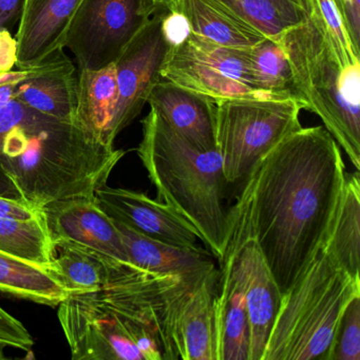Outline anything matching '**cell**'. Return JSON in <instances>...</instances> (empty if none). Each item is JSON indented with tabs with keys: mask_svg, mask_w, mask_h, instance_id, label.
Masks as SVG:
<instances>
[{
	"mask_svg": "<svg viewBox=\"0 0 360 360\" xmlns=\"http://www.w3.org/2000/svg\"><path fill=\"white\" fill-rule=\"evenodd\" d=\"M210 273L198 276L158 274L110 259L106 284L98 292L122 314L155 335L163 360H176L179 311L187 295Z\"/></svg>",
	"mask_w": 360,
	"mask_h": 360,
	"instance_id": "cell-7",
	"label": "cell"
},
{
	"mask_svg": "<svg viewBox=\"0 0 360 360\" xmlns=\"http://www.w3.org/2000/svg\"><path fill=\"white\" fill-rule=\"evenodd\" d=\"M311 9L319 20L324 34L330 41L339 66L345 69L360 63L359 53L355 51L347 29L343 24L336 0H309Z\"/></svg>",
	"mask_w": 360,
	"mask_h": 360,
	"instance_id": "cell-29",
	"label": "cell"
},
{
	"mask_svg": "<svg viewBox=\"0 0 360 360\" xmlns=\"http://www.w3.org/2000/svg\"><path fill=\"white\" fill-rule=\"evenodd\" d=\"M225 255L233 260V271L245 297L250 326V360H262L279 311L281 292L254 238L250 237L229 214L223 256Z\"/></svg>",
	"mask_w": 360,
	"mask_h": 360,
	"instance_id": "cell-11",
	"label": "cell"
},
{
	"mask_svg": "<svg viewBox=\"0 0 360 360\" xmlns=\"http://www.w3.org/2000/svg\"><path fill=\"white\" fill-rule=\"evenodd\" d=\"M278 43L292 69L297 98L324 128L360 172V63L342 69L311 9L302 24Z\"/></svg>",
	"mask_w": 360,
	"mask_h": 360,
	"instance_id": "cell-4",
	"label": "cell"
},
{
	"mask_svg": "<svg viewBox=\"0 0 360 360\" xmlns=\"http://www.w3.org/2000/svg\"><path fill=\"white\" fill-rule=\"evenodd\" d=\"M148 18L141 0H82L65 33L77 70L112 64Z\"/></svg>",
	"mask_w": 360,
	"mask_h": 360,
	"instance_id": "cell-10",
	"label": "cell"
},
{
	"mask_svg": "<svg viewBox=\"0 0 360 360\" xmlns=\"http://www.w3.org/2000/svg\"><path fill=\"white\" fill-rule=\"evenodd\" d=\"M163 13L148 18L115 60L117 101L110 130L113 142L140 115L151 90L161 79L162 63L169 49L162 35Z\"/></svg>",
	"mask_w": 360,
	"mask_h": 360,
	"instance_id": "cell-12",
	"label": "cell"
},
{
	"mask_svg": "<svg viewBox=\"0 0 360 360\" xmlns=\"http://www.w3.org/2000/svg\"><path fill=\"white\" fill-rule=\"evenodd\" d=\"M162 35L168 47L182 45L191 34L188 20L178 11H166L162 16Z\"/></svg>",
	"mask_w": 360,
	"mask_h": 360,
	"instance_id": "cell-32",
	"label": "cell"
},
{
	"mask_svg": "<svg viewBox=\"0 0 360 360\" xmlns=\"http://www.w3.org/2000/svg\"><path fill=\"white\" fill-rule=\"evenodd\" d=\"M250 49L218 45L191 33L182 45L168 49L160 75L214 100L274 98L255 87Z\"/></svg>",
	"mask_w": 360,
	"mask_h": 360,
	"instance_id": "cell-8",
	"label": "cell"
},
{
	"mask_svg": "<svg viewBox=\"0 0 360 360\" xmlns=\"http://www.w3.org/2000/svg\"><path fill=\"white\" fill-rule=\"evenodd\" d=\"M360 296V277L320 248L282 295L262 360H326L347 305Z\"/></svg>",
	"mask_w": 360,
	"mask_h": 360,
	"instance_id": "cell-5",
	"label": "cell"
},
{
	"mask_svg": "<svg viewBox=\"0 0 360 360\" xmlns=\"http://www.w3.org/2000/svg\"><path fill=\"white\" fill-rule=\"evenodd\" d=\"M31 1H32V0H25L24 9H25V7H27V6H28L29 4L31 3ZM24 9H22V10H24Z\"/></svg>",
	"mask_w": 360,
	"mask_h": 360,
	"instance_id": "cell-41",
	"label": "cell"
},
{
	"mask_svg": "<svg viewBox=\"0 0 360 360\" xmlns=\"http://www.w3.org/2000/svg\"><path fill=\"white\" fill-rule=\"evenodd\" d=\"M0 292L39 304L58 307L69 296L49 267L0 250Z\"/></svg>",
	"mask_w": 360,
	"mask_h": 360,
	"instance_id": "cell-24",
	"label": "cell"
},
{
	"mask_svg": "<svg viewBox=\"0 0 360 360\" xmlns=\"http://www.w3.org/2000/svg\"><path fill=\"white\" fill-rule=\"evenodd\" d=\"M326 360H360V296L343 311Z\"/></svg>",
	"mask_w": 360,
	"mask_h": 360,
	"instance_id": "cell-30",
	"label": "cell"
},
{
	"mask_svg": "<svg viewBox=\"0 0 360 360\" xmlns=\"http://www.w3.org/2000/svg\"><path fill=\"white\" fill-rule=\"evenodd\" d=\"M0 343L16 349L29 351L34 345L26 326L0 307Z\"/></svg>",
	"mask_w": 360,
	"mask_h": 360,
	"instance_id": "cell-31",
	"label": "cell"
},
{
	"mask_svg": "<svg viewBox=\"0 0 360 360\" xmlns=\"http://www.w3.org/2000/svg\"><path fill=\"white\" fill-rule=\"evenodd\" d=\"M214 297L217 360H250V326L245 297L231 257L223 256Z\"/></svg>",
	"mask_w": 360,
	"mask_h": 360,
	"instance_id": "cell-19",
	"label": "cell"
},
{
	"mask_svg": "<svg viewBox=\"0 0 360 360\" xmlns=\"http://www.w3.org/2000/svg\"><path fill=\"white\" fill-rule=\"evenodd\" d=\"M82 0H32L22 10L16 41L18 69H28L64 49L67 27Z\"/></svg>",
	"mask_w": 360,
	"mask_h": 360,
	"instance_id": "cell-17",
	"label": "cell"
},
{
	"mask_svg": "<svg viewBox=\"0 0 360 360\" xmlns=\"http://www.w3.org/2000/svg\"><path fill=\"white\" fill-rule=\"evenodd\" d=\"M0 250L49 269L56 255L44 214L32 220L0 217Z\"/></svg>",
	"mask_w": 360,
	"mask_h": 360,
	"instance_id": "cell-27",
	"label": "cell"
},
{
	"mask_svg": "<svg viewBox=\"0 0 360 360\" xmlns=\"http://www.w3.org/2000/svg\"><path fill=\"white\" fill-rule=\"evenodd\" d=\"M29 69H13L0 73V107L5 106L15 98L16 88L28 77Z\"/></svg>",
	"mask_w": 360,
	"mask_h": 360,
	"instance_id": "cell-36",
	"label": "cell"
},
{
	"mask_svg": "<svg viewBox=\"0 0 360 360\" xmlns=\"http://www.w3.org/2000/svg\"><path fill=\"white\" fill-rule=\"evenodd\" d=\"M219 271L204 277L191 290L179 311L176 345L179 359L217 360L214 297Z\"/></svg>",
	"mask_w": 360,
	"mask_h": 360,
	"instance_id": "cell-18",
	"label": "cell"
},
{
	"mask_svg": "<svg viewBox=\"0 0 360 360\" xmlns=\"http://www.w3.org/2000/svg\"><path fill=\"white\" fill-rule=\"evenodd\" d=\"M250 58L257 90L274 98L299 101L295 92L290 62L278 41L263 39L258 45L250 48Z\"/></svg>",
	"mask_w": 360,
	"mask_h": 360,
	"instance_id": "cell-28",
	"label": "cell"
},
{
	"mask_svg": "<svg viewBox=\"0 0 360 360\" xmlns=\"http://www.w3.org/2000/svg\"><path fill=\"white\" fill-rule=\"evenodd\" d=\"M168 11L182 13L191 33L218 45L245 49L265 39L219 0H172Z\"/></svg>",
	"mask_w": 360,
	"mask_h": 360,
	"instance_id": "cell-22",
	"label": "cell"
},
{
	"mask_svg": "<svg viewBox=\"0 0 360 360\" xmlns=\"http://www.w3.org/2000/svg\"><path fill=\"white\" fill-rule=\"evenodd\" d=\"M44 218L54 245L73 243L102 256L129 263L115 221L101 207L94 195L56 200L43 208Z\"/></svg>",
	"mask_w": 360,
	"mask_h": 360,
	"instance_id": "cell-13",
	"label": "cell"
},
{
	"mask_svg": "<svg viewBox=\"0 0 360 360\" xmlns=\"http://www.w3.org/2000/svg\"><path fill=\"white\" fill-rule=\"evenodd\" d=\"M6 347H7V345H3V343H0V360L8 359V357L5 354Z\"/></svg>",
	"mask_w": 360,
	"mask_h": 360,
	"instance_id": "cell-40",
	"label": "cell"
},
{
	"mask_svg": "<svg viewBox=\"0 0 360 360\" xmlns=\"http://www.w3.org/2000/svg\"><path fill=\"white\" fill-rule=\"evenodd\" d=\"M18 44L11 30L0 28V73L18 68Z\"/></svg>",
	"mask_w": 360,
	"mask_h": 360,
	"instance_id": "cell-35",
	"label": "cell"
},
{
	"mask_svg": "<svg viewBox=\"0 0 360 360\" xmlns=\"http://www.w3.org/2000/svg\"><path fill=\"white\" fill-rule=\"evenodd\" d=\"M60 254L51 269L69 295L89 294L104 288L110 259L73 243H58ZM113 260V259H111Z\"/></svg>",
	"mask_w": 360,
	"mask_h": 360,
	"instance_id": "cell-26",
	"label": "cell"
},
{
	"mask_svg": "<svg viewBox=\"0 0 360 360\" xmlns=\"http://www.w3.org/2000/svg\"><path fill=\"white\" fill-rule=\"evenodd\" d=\"M64 50H56L28 68V77L18 84L14 100L44 115L75 123L79 71Z\"/></svg>",
	"mask_w": 360,
	"mask_h": 360,
	"instance_id": "cell-15",
	"label": "cell"
},
{
	"mask_svg": "<svg viewBox=\"0 0 360 360\" xmlns=\"http://www.w3.org/2000/svg\"><path fill=\"white\" fill-rule=\"evenodd\" d=\"M121 233L130 264L158 274L205 275L216 269L212 252L203 248H187L146 237L115 220Z\"/></svg>",
	"mask_w": 360,
	"mask_h": 360,
	"instance_id": "cell-20",
	"label": "cell"
},
{
	"mask_svg": "<svg viewBox=\"0 0 360 360\" xmlns=\"http://www.w3.org/2000/svg\"><path fill=\"white\" fill-rule=\"evenodd\" d=\"M117 101L115 63L98 70L79 71L75 123L109 148H115L110 130Z\"/></svg>",
	"mask_w": 360,
	"mask_h": 360,
	"instance_id": "cell-21",
	"label": "cell"
},
{
	"mask_svg": "<svg viewBox=\"0 0 360 360\" xmlns=\"http://www.w3.org/2000/svg\"><path fill=\"white\" fill-rule=\"evenodd\" d=\"M25 0H0V28L12 30L18 25Z\"/></svg>",
	"mask_w": 360,
	"mask_h": 360,
	"instance_id": "cell-37",
	"label": "cell"
},
{
	"mask_svg": "<svg viewBox=\"0 0 360 360\" xmlns=\"http://www.w3.org/2000/svg\"><path fill=\"white\" fill-rule=\"evenodd\" d=\"M336 4L352 45L355 51L359 53L360 0H336Z\"/></svg>",
	"mask_w": 360,
	"mask_h": 360,
	"instance_id": "cell-33",
	"label": "cell"
},
{
	"mask_svg": "<svg viewBox=\"0 0 360 360\" xmlns=\"http://www.w3.org/2000/svg\"><path fill=\"white\" fill-rule=\"evenodd\" d=\"M345 176L324 126L301 127L258 162L227 212L258 244L282 295L321 248Z\"/></svg>",
	"mask_w": 360,
	"mask_h": 360,
	"instance_id": "cell-1",
	"label": "cell"
},
{
	"mask_svg": "<svg viewBox=\"0 0 360 360\" xmlns=\"http://www.w3.org/2000/svg\"><path fill=\"white\" fill-rule=\"evenodd\" d=\"M149 106L160 117L204 150H216V100L161 79L149 94Z\"/></svg>",
	"mask_w": 360,
	"mask_h": 360,
	"instance_id": "cell-16",
	"label": "cell"
},
{
	"mask_svg": "<svg viewBox=\"0 0 360 360\" xmlns=\"http://www.w3.org/2000/svg\"><path fill=\"white\" fill-rule=\"evenodd\" d=\"M303 109L295 98L216 100V150L226 182L246 179L278 143L300 129Z\"/></svg>",
	"mask_w": 360,
	"mask_h": 360,
	"instance_id": "cell-6",
	"label": "cell"
},
{
	"mask_svg": "<svg viewBox=\"0 0 360 360\" xmlns=\"http://www.w3.org/2000/svg\"><path fill=\"white\" fill-rule=\"evenodd\" d=\"M0 195L12 199H24L7 172L0 166ZM25 200V199H24Z\"/></svg>",
	"mask_w": 360,
	"mask_h": 360,
	"instance_id": "cell-38",
	"label": "cell"
},
{
	"mask_svg": "<svg viewBox=\"0 0 360 360\" xmlns=\"http://www.w3.org/2000/svg\"><path fill=\"white\" fill-rule=\"evenodd\" d=\"M345 271L360 277V174L347 172L332 222L321 246Z\"/></svg>",
	"mask_w": 360,
	"mask_h": 360,
	"instance_id": "cell-23",
	"label": "cell"
},
{
	"mask_svg": "<svg viewBox=\"0 0 360 360\" xmlns=\"http://www.w3.org/2000/svg\"><path fill=\"white\" fill-rule=\"evenodd\" d=\"M142 1V13L145 18L151 16L161 12L168 11L172 0H141Z\"/></svg>",
	"mask_w": 360,
	"mask_h": 360,
	"instance_id": "cell-39",
	"label": "cell"
},
{
	"mask_svg": "<svg viewBox=\"0 0 360 360\" xmlns=\"http://www.w3.org/2000/svg\"><path fill=\"white\" fill-rule=\"evenodd\" d=\"M58 320L75 360H144L132 338L136 321L100 292L69 295L58 304Z\"/></svg>",
	"mask_w": 360,
	"mask_h": 360,
	"instance_id": "cell-9",
	"label": "cell"
},
{
	"mask_svg": "<svg viewBox=\"0 0 360 360\" xmlns=\"http://www.w3.org/2000/svg\"><path fill=\"white\" fill-rule=\"evenodd\" d=\"M125 153L101 144L77 123L18 101L0 107V166L22 197L37 207L94 195Z\"/></svg>",
	"mask_w": 360,
	"mask_h": 360,
	"instance_id": "cell-2",
	"label": "cell"
},
{
	"mask_svg": "<svg viewBox=\"0 0 360 360\" xmlns=\"http://www.w3.org/2000/svg\"><path fill=\"white\" fill-rule=\"evenodd\" d=\"M136 148L158 200L169 205L197 231L199 239L220 261L227 237L222 161L217 150H204L170 127L150 108L142 120Z\"/></svg>",
	"mask_w": 360,
	"mask_h": 360,
	"instance_id": "cell-3",
	"label": "cell"
},
{
	"mask_svg": "<svg viewBox=\"0 0 360 360\" xmlns=\"http://www.w3.org/2000/svg\"><path fill=\"white\" fill-rule=\"evenodd\" d=\"M102 210L146 237L181 248H197V231L169 205L145 193L104 184L94 191Z\"/></svg>",
	"mask_w": 360,
	"mask_h": 360,
	"instance_id": "cell-14",
	"label": "cell"
},
{
	"mask_svg": "<svg viewBox=\"0 0 360 360\" xmlns=\"http://www.w3.org/2000/svg\"><path fill=\"white\" fill-rule=\"evenodd\" d=\"M43 216L41 208L24 199L0 195V217L16 220H32Z\"/></svg>",
	"mask_w": 360,
	"mask_h": 360,
	"instance_id": "cell-34",
	"label": "cell"
},
{
	"mask_svg": "<svg viewBox=\"0 0 360 360\" xmlns=\"http://www.w3.org/2000/svg\"><path fill=\"white\" fill-rule=\"evenodd\" d=\"M242 22L258 31L265 39L279 41L280 37L307 20L309 0H219Z\"/></svg>",
	"mask_w": 360,
	"mask_h": 360,
	"instance_id": "cell-25",
	"label": "cell"
}]
</instances>
